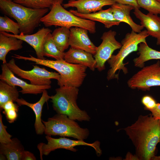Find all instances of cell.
I'll return each instance as SVG.
<instances>
[{
    "instance_id": "obj_36",
    "label": "cell",
    "mask_w": 160,
    "mask_h": 160,
    "mask_svg": "<svg viewBox=\"0 0 160 160\" xmlns=\"http://www.w3.org/2000/svg\"><path fill=\"white\" fill-rule=\"evenodd\" d=\"M124 160H140L138 157L135 154L133 155L129 152L126 154Z\"/></svg>"
},
{
    "instance_id": "obj_23",
    "label": "cell",
    "mask_w": 160,
    "mask_h": 160,
    "mask_svg": "<svg viewBox=\"0 0 160 160\" xmlns=\"http://www.w3.org/2000/svg\"><path fill=\"white\" fill-rule=\"evenodd\" d=\"M138 51L139 56L133 60L135 67L142 68L144 66L146 61L153 59L160 60V51L151 48L147 44L140 43Z\"/></svg>"
},
{
    "instance_id": "obj_18",
    "label": "cell",
    "mask_w": 160,
    "mask_h": 160,
    "mask_svg": "<svg viewBox=\"0 0 160 160\" xmlns=\"http://www.w3.org/2000/svg\"><path fill=\"white\" fill-rule=\"evenodd\" d=\"M69 11L79 17L101 23L105 28H108L114 25H118L121 23L114 18L111 7L106 9L87 14L80 13L73 9H70Z\"/></svg>"
},
{
    "instance_id": "obj_15",
    "label": "cell",
    "mask_w": 160,
    "mask_h": 160,
    "mask_svg": "<svg viewBox=\"0 0 160 160\" xmlns=\"http://www.w3.org/2000/svg\"><path fill=\"white\" fill-rule=\"evenodd\" d=\"M116 3L113 0H76L68 1L62 6L65 8L75 7L78 12L87 14L101 10L103 7L111 6Z\"/></svg>"
},
{
    "instance_id": "obj_13",
    "label": "cell",
    "mask_w": 160,
    "mask_h": 160,
    "mask_svg": "<svg viewBox=\"0 0 160 160\" xmlns=\"http://www.w3.org/2000/svg\"><path fill=\"white\" fill-rule=\"evenodd\" d=\"M69 44L71 48L81 49L95 55L97 47L92 42L88 35V31L78 27L70 28Z\"/></svg>"
},
{
    "instance_id": "obj_16",
    "label": "cell",
    "mask_w": 160,
    "mask_h": 160,
    "mask_svg": "<svg viewBox=\"0 0 160 160\" xmlns=\"http://www.w3.org/2000/svg\"><path fill=\"white\" fill-rule=\"evenodd\" d=\"M47 89L42 93L40 100L35 103L27 102L22 98H18L16 101L19 106L26 105L31 108L33 111L35 116L34 126L37 134L41 135L44 133L45 126L41 119L42 108L44 103L50 99Z\"/></svg>"
},
{
    "instance_id": "obj_7",
    "label": "cell",
    "mask_w": 160,
    "mask_h": 160,
    "mask_svg": "<svg viewBox=\"0 0 160 160\" xmlns=\"http://www.w3.org/2000/svg\"><path fill=\"white\" fill-rule=\"evenodd\" d=\"M42 122L46 135L71 137L84 140L89 134L88 129L81 127L75 120L65 115L57 113L49 118L47 121L42 120Z\"/></svg>"
},
{
    "instance_id": "obj_39",
    "label": "cell",
    "mask_w": 160,
    "mask_h": 160,
    "mask_svg": "<svg viewBox=\"0 0 160 160\" xmlns=\"http://www.w3.org/2000/svg\"><path fill=\"white\" fill-rule=\"evenodd\" d=\"M157 39L156 44L160 46V37L158 38Z\"/></svg>"
},
{
    "instance_id": "obj_24",
    "label": "cell",
    "mask_w": 160,
    "mask_h": 160,
    "mask_svg": "<svg viewBox=\"0 0 160 160\" xmlns=\"http://www.w3.org/2000/svg\"><path fill=\"white\" fill-rule=\"evenodd\" d=\"M70 29L60 27L55 29L52 35L53 41L57 48L61 52H64L70 46L69 39Z\"/></svg>"
},
{
    "instance_id": "obj_4",
    "label": "cell",
    "mask_w": 160,
    "mask_h": 160,
    "mask_svg": "<svg viewBox=\"0 0 160 160\" xmlns=\"http://www.w3.org/2000/svg\"><path fill=\"white\" fill-rule=\"evenodd\" d=\"M55 91V94L50 96V99L57 113L65 115L75 121H90L91 118L87 112L81 109L77 105L78 88L63 86L56 89Z\"/></svg>"
},
{
    "instance_id": "obj_37",
    "label": "cell",
    "mask_w": 160,
    "mask_h": 160,
    "mask_svg": "<svg viewBox=\"0 0 160 160\" xmlns=\"http://www.w3.org/2000/svg\"><path fill=\"white\" fill-rule=\"evenodd\" d=\"M151 160H160V156L155 155L152 158Z\"/></svg>"
},
{
    "instance_id": "obj_14",
    "label": "cell",
    "mask_w": 160,
    "mask_h": 160,
    "mask_svg": "<svg viewBox=\"0 0 160 160\" xmlns=\"http://www.w3.org/2000/svg\"><path fill=\"white\" fill-rule=\"evenodd\" d=\"M52 32L50 29L43 27L32 34L25 35L20 33V34L15 35L5 32H2L6 35L14 36L27 43L35 50L37 58L43 59H45L42 49L43 44L48 35Z\"/></svg>"
},
{
    "instance_id": "obj_42",
    "label": "cell",
    "mask_w": 160,
    "mask_h": 160,
    "mask_svg": "<svg viewBox=\"0 0 160 160\" xmlns=\"http://www.w3.org/2000/svg\"><path fill=\"white\" fill-rule=\"evenodd\" d=\"M157 0L158 1H159V2L160 3V0Z\"/></svg>"
},
{
    "instance_id": "obj_6",
    "label": "cell",
    "mask_w": 160,
    "mask_h": 160,
    "mask_svg": "<svg viewBox=\"0 0 160 160\" xmlns=\"http://www.w3.org/2000/svg\"><path fill=\"white\" fill-rule=\"evenodd\" d=\"M149 36L146 30L137 33L132 31L126 34L121 41L122 46L118 53L116 55H112L107 61L110 68L107 73L108 80L118 79L119 75L116 73L118 70H122L125 74L128 73V69L125 66L126 64L123 63L124 59L132 52L138 51V45L140 43L147 44L146 38Z\"/></svg>"
},
{
    "instance_id": "obj_2",
    "label": "cell",
    "mask_w": 160,
    "mask_h": 160,
    "mask_svg": "<svg viewBox=\"0 0 160 160\" xmlns=\"http://www.w3.org/2000/svg\"><path fill=\"white\" fill-rule=\"evenodd\" d=\"M12 57L34 62L35 64L44 65L54 69L58 72L60 76L57 81V84L63 86L78 88L82 84L87 76L86 73L87 68L84 65L68 63L64 60H55L39 59L29 55L26 57L14 54Z\"/></svg>"
},
{
    "instance_id": "obj_27",
    "label": "cell",
    "mask_w": 160,
    "mask_h": 160,
    "mask_svg": "<svg viewBox=\"0 0 160 160\" xmlns=\"http://www.w3.org/2000/svg\"><path fill=\"white\" fill-rule=\"evenodd\" d=\"M14 2L25 7L35 9H50L54 0H14Z\"/></svg>"
},
{
    "instance_id": "obj_30",
    "label": "cell",
    "mask_w": 160,
    "mask_h": 160,
    "mask_svg": "<svg viewBox=\"0 0 160 160\" xmlns=\"http://www.w3.org/2000/svg\"><path fill=\"white\" fill-rule=\"evenodd\" d=\"M139 6L149 13L156 15L160 14V3L156 0H137Z\"/></svg>"
},
{
    "instance_id": "obj_35",
    "label": "cell",
    "mask_w": 160,
    "mask_h": 160,
    "mask_svg": "<svg viewBox=\"0 0 160 160\" xmlns=\"http://www.w3.org/2000/svg\"><path fill=\"white\" fill-rule=\"evenodd\" d=\"M149 111L154 117L160 120V103H157L155 107Z\"/></svg>"
},
{
    "instance_id": "obj_41",
    "label": "cell",
    "mask_w": 160,
    "mask_h": 160,
    "mask_svg": "<svg viewBox=\"0 0 160 160\" xmlns=\"http://www.w3.org/2000/svg\"><path fill=\"white\" fill-rule=\"evenodd\" d=\"M7 0L13 1L14 0Z\"/></svg>"
},
{
    "instance_id": "obj_29",
    "label": "cell",
    "mask_w": 160,
    "mask_h": 160,
    "mask_svg": "<svg viewBox=\"0 0 160 160\" xmlns=\"http://www.w3.org/2000/svg\"><path fill=\"white\" fill-rule=\"evenodd\" d=\"M19 106L12 101H9L0 107L1 109L3 110V113L9 123H12L17 119Z\"/></svg>"
},
{
    "instance_id": "obj_12",
    "label": "cell",
    "mask_w": 160,
    "mask_h": 160,
    "mask_svg": "<svg viewBox=\"0 0 160 160\" xmlns=\"http://www.w3.org/2000/svg\"><path fill=\"white\" fill-rule=\"evenodd\" d=\"M1 73L0 79L13 86H19L22 90L19 92L23 94H32L37 95L42 93L45 89L51 88V85L36 86L29 84L26 82L16 77L10 70L6 63L1 65Z\"/></svg>"
},
{
    "instance_id": "obj_26",
    "label": "cell",
    "mask_w": 160,
    "mask_h": 160,
    "mask_svg": "<svg viewBox=\"0 0 160 160\" xmlns=\"http://www.w3.org/2000/svg\"><path fill=\"white\" fill-rule=\"evenodd\" d=\"M42 49L44 56L54 58L57 60H64V52H61L57 48L53 41L51 33L47 36Z\"/></svg>"
},
{
    "instance_id": "obj_22",
    "label": "cell",
    "mask_w": 160,
    "mask_h": 160,
    "mask_svg": "<svg viewBox=\"0 0 160 160\" xmlns=\"http://www.w3.org/2000/svg\"><path fill=\"white\" fill-rule=\"evenodd\" d=\"M24 149L20 141L17 138L7 143L0 144V153L4 155L8 160H21Z\"/></svg>"
},
{
    "instance_id": "obj_17",
    "label": "cell",
    "mask_w": 160,
    "mask_h": 160,
    "mask_svg": "<svg viewBox=\"0 0 160 160\" xmlns=\"http://www.w3.org/2000/svg\"><path fill=\"white\" fill-rule=\"evenodd\" d=\"M92 55L84 50L71 47L64 52V60L70 63L85 66L94 71L96 68V62Z\"/></svg>"
},
{
    "instance_id": "obj_20",
    "label": "cell",
    "mask_w": 160,
    "mask_h": 160,
    "mask_svg": "<svg viewBox=\"0 0 160 160\" xmlns=\"http://www.w3.org/2000/svg\"><path fill=\"white\" fill-rule=\"evenodd\" d=\"M114 18L121 22L127 24L131 27L132 31L136 33L140 32L144 28L141 25L136 23L130 15V12L135 7L131 5L115 3L111 6Z\"/></svg>"
},
{
    "instance_id": "obj_11",
    "label": "cell",
    "mask_w": 160,
    "mask_h": 160,
    "mask_svg": "<svg viewBox=\"0 0 160 160\" xmlns=\"http://www.w3.org/2000/svg\"><path fill=\"white\" fill-rule=\"evenodd\" d=\"M116 34L115 31L110 30L104 32L101 37L102 42L97 47L94 55L96 68L100 71L105 69V63L111 58L114 51L122 46L121 43L115 39Z\"/></svg>"
},
{
    "instance_id": "obj_40",
    "label": "cell",
    "mask_w": 160,
    "mask_h": 160,
    "mask_svg": "<svg viewBox=\"0 0 160 160\" xmlns=\"http://www.w3.org/2000/svg\"><path fill=\"white\" fill-rule=\"evenodd\" d=\"M68 0V1H75L76 0Z\"/></svg>"
},
{
    "instance_id": "obj_8",
    "label": "cell",
    "mask_w": 160,
    "mask_h": 160,
    "mask_svg": "<svg viewBox=\"0 0 160 160\" xmlns=\"http://www.w3.org/2000/svg\"><path fill=\"white\" fill-rule=\"evenodd\" d=\"M45 138L47 140V143H41L37 146L41 160L43 155H47L52 151L58 149H64L76 152L77 150L74 147L79 145L87 146L93 148L98 156H100L102 154V151L100 148V143L98 140L92 143H89L84 140H73L65 137L55 138L51 136L46 135Z\"/></svg>"
},
{
    "instance_id": "obj_33",
    "label": "cell",
    "mask_w": 160,
    "mask_h": 160,
    "mask_svg": "<svg viewBox=\"0 0 160 160\" xmlns=\"http://www.w3.org/2000/svg\"><path fill=\"white\" fill-rule=\"evenodd\" d=\"M115 2L125 5H129L139 9V6L137 0H113Z\"/></svg>"
},
{
    "instance_id": "obj_28",
    "label": "cell",
    "mask_w": 160,
    "mask_h": 160,
    "mask_svg": "<svg viewBox=\"0 0 160 160\" xmlns=\"http://www.w3.org/2000/svg\"><path fill=\"white\" fill-rule=\"evenodd\" d=\"M20 26L17 23L12 20L7 15L0 17V31L11 32L15 35L20 33Z\"/></svg>"
},
{
    "instance_id": "obj_34",
    "label": "cell",
    "mask_w": 160,
    "mask_h": 160,
    "mask_svg": "<svg viewBox=\"0 0 160 160\" xmlns=\"http://www.w3.org/2000/svg\"><path fill=\"white\" fill-rule=\"evenodd\" d=\"M36 158L34 155L31 152L24 150L22 156L21 160H35Z\"/></svg>"
},
{
    "instance_id": "obj_32",
    "label": "cell",
    "mask_w": 160,
    "mask_h": 160,
    "mask_svg": "<svg viewBox=\"0 0 160 160\" xmlns=\"http://www.w3.org/2000/svg\"><path fill=\"white\" fill-rule=\"evenodd\" d=\"M141 103L144 106V109L149 111L154 108L157 104L156 100L149 95H145L141 99Z\"/></svg>"
},
{
    "instance_id": "obj_1",
    "label": "cell",
    "mask_w": 160,
    "mask_h": 160,
    "mask_svg": "<svg viewBox=\"0 0 160 160\" xmlns=\"http://www.w3.org/2000/svg\"><path fill=\"white\" fill-rule=\"evenodd\" d=\"M135 147L140 160H151L160 143V120L151 114L139 116L130 126L122 129Z\"/></svg>"
},
{
    "instance_id": "obj_3",
    "label": "cell",
    "mask_w": 160,
    "mask_h": 160,
    "mask_svg": "<svg viewBox=\"0 0 160 160\" xmlns=\"http://www.w3.org/2000/svg\"><path fill=\"white\" fill-rule=\"evenodd\" d=\"M0 9L4 14L17 21L20 26V33L25 35L33 33L41 22V18L49 9H31L7 0H0Z\"/></svg>"
},
{
    "instance_id": "obj_25",
    "label": "cell",
    "mask_w": 160,
    "mask_h": 160,
    "mask_svg": "<svg viewBox=\"0 0 160 160\" xmlns=\"http://www.w3.org/2000/svg\"><path fill=\"white\" fill-rule=\"evenodd\" d=\"M19 96V92L16 86H11L3 80L0 81V107L9 101L16 102Z\"/></svg>"
},
{
    "instance_id": "obj_21",
    "label": "cell",
    "mask_w": 160,
    "mask_h": 160,
    "mask_svg": "<svg viewBox=\"0 0 160 160\" xmlns=\"http://www.w3.org/2000/svg\"><path fill=\"white\" fill-rule=\"evenodd\" d=\"M23 41L13 36L6 35L0 32V60L3 63H6V57L11 50L22 49Z\"/></svg>"
},
{
    "instance_id": "obj_19",
    "label": "cell",
    "mask_w": 160,
    "mask_h": 160,
    "mask_svg": "<svg viewBox=\"0 0 160 160\" xmlns=\"http://www.w3.org/2000/svg\"><path fill=\"white\" fill-rule=\"evenodd\" d=\"M134 9V14L140 21L141 25L146 28L149 36L157 39L160 37V17L149 12L145 15L138 8Z\"/></svg>"
},
{
    "instance_id": "obj_5",
    "label": "cell",
    "mask_w": 160,
    "mask_h": 160,
    "mask_svg": "<svg viewBox=\"0 0 160 160\" xmlns=\"http://www.w3.org/2000/svg\"><path fill=\"white\" fill-rule=\"evenodd\" d=\"M64 0H54L49 12L41 19L46 27L52 25L69 28L78 27L87 30L91 33L96 32L95 21L79 17L66 10L61 4Z\"/></svg>"
},
{
    "instance_id": "obj_38",
    "label": "cell",
    "mask_w": 160,
    "mask_h": 160,
    "mask_svg": "<svg viewBox=\"0 0 160 160\" xmlns=\"http://www.w3.org/2000/svg\"><path fill=\"white\" fill-rule=\"evenodd\" d=\"M0 159L6 160L7 159L6 156L3 154L0 153Z\"/></svg>"
},
{
    "instance_id": "obj_9",
    "label": "cell",
    "mask_w": 160,
    "mask_h": 160,
    "mask_svg": "<svg viewBox=\"0 0 160 160\" xmlns=\"http://www.w3.org/2000/svg\"><path fill=\"white\" fill-rule=\"evenodd\" d=\"M7 64L14 74L29 80L31 84L34 85H50L51 79H55L58 81L60 76L59 73L49 71L44 68H40L37 65H33V68L31 70H24L16 65L14 58L7 63Z\"/></svg>"
},
{
    "instance_id": "obj_31",
    "label": "cell",
    "mask_w": 160,
    "mask_h": 160,
    "mask_svg": "<svg viewBox=\"0 0 160 160\" xmlns=\"http://www.w3.org/2000/svg\"><path fill=\"white\" fill-rule=\"evenodd\" d=\"M2 116L0 114V143L1 144L7 143L12 141V135L7 131V127L3 124Z\"/></svg>"
},
{
    "instance_id": "obj_10",
    "label": "cell",
    "mask_w": 160,
    "mask_h": 160,
    "mask_svg": "<svg viewBox=\"0 0 160 160\" xmlns=\"http://www.w3.org/2000/svg\"><path fill=\"white\" fill-rule=\"evenodd\" d=\"M132 89L137 88L149 91L151 87L160 86V61L144 67L133 75L127 82Z\"/></svg>"
}]
</instances>
